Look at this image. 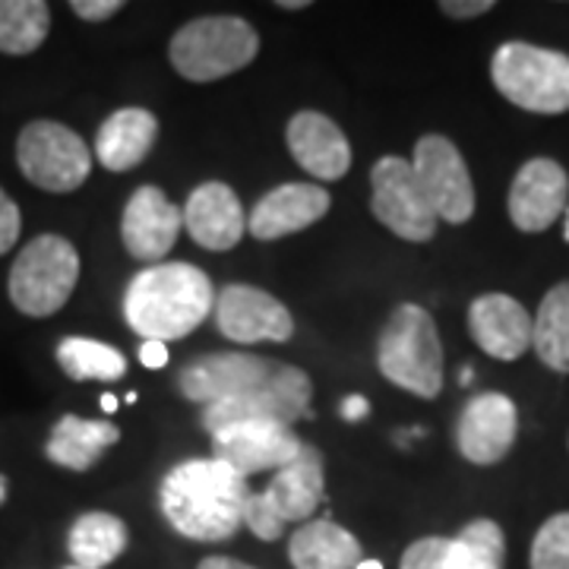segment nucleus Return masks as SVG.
<instances>
[{
    "label": "nucleus",
    "instance_id": "f257e3e1",
    "mask_svg": "<svg viewBox=\"0 0 569 569\" xmlns=\"http://www.w3.org/2000/svg\"><path fill=\"white\" fill-rule=\"evenodd\" d=\"M247 478L219 459H187L164 475L159 507L190 541H228L244 526Z\"/></svg>",
    "mask_w": 569,
    "mask_h": 569
},
{
    "label": "nucleus",
    "instance_id": "f03ea898",
    "mask_svg": "<svg viewBox=\"0 0 569 569\" xmlns=\"http://www.w3.org/2000/svg\"><path fill=\"white\" fill-rule=\"evenodd\" d=\"M216 307V288L203 269L159 263L137 272L123 291V317L146 342H174L190 336Z\"/></svg>",
    "mask_w": 569,
    "mask_h": 569
},
{
    "label": "nucleus",
    "instance_id": "7ed1b4c3",
    "mask_svg": "<svg viewBox=\"0 0 569 569\" xmlns=\"http://www.w3.org/2000/svg\"><path fill=\"white\" fill-rule=\"evenodd\" d=\"M377 365L392 387L418 399H437L443 389V342L425 307L399 305L377 342Z\"/></svg>",
    "mask_w": 569,
    "mask_h": 569
},
{
    "label": "nucleus",
    "instance_id": "20e7f679",
    "mask_svg": "<svg viewBox=\"0 0 569 569\" xmlns=\"http://www.w3.org/2000/svg\"><path fill=\"white\" fill-rule=\"evenodd\" d=\"M260 51L257 29L241 17H200L174 32L168 44L171 67L190 82L231 77L253 63Z\"/></svg>",
    "mask_w": 569,
    "mask_h": 569
},
{
    "label": "nucleus",
    "instance_id": "39448f33",
    "mask_svg": "<svg viewBox=\"0 0 569 569\" xmlns=\"http://www.w3.org/2000/svg\"><path fill=\"white\" fill-rule=\"evenodd\" d=\"M490 80L500 96L531 114L569 111V54L529 41H507L490 61Z\"/></svg>",
    "mask_w": 569,
    "mask_h": 569
},
{
    "label": "nucleus",
    "instance_id": "423d86ee",
    "mask_svg": "<svg viewBox=\"0 0 569 569\" xmlns=\"http://www.w3.org/2000/svg\"><path fill=\"white\" fill-rule=\"evenodd\" d=\"M77 282H80L77 247L61 234H39L13 260L7 291L20 313L44 320L70 301Z\"/></svg>",
    "mask_w": 569,
    "mask_h": 569
},
{
    "label": "nucleus",
    "instance_id": "0eeeda50",
    "mask_svg": "<svg viewBox=\"0 0 569 569\" xmlns=\"http://www.w3.org/2000/svg\"><path fill=\"white\" fill-rule=\"evenodd\" d=\"M323 456L305 443L301 456L279 468L266 490L247 497L244 526L260 541L282 538L291 522H305L317 512L323 503Z\"/></svg>",
    "mask_w": 569,
    "mask_h": 569
},
{
    "label": "nucleus",
    "instance_id": "6e6552de",
    "mask_svg": "<svg viewBox=\"0 0 569 569\" xmlns=\"http://www.w3.org/2000/svg\"><path fill=\"white\" fill-rule=\"evenodd\" d=\"M22 178L48 193H73L89 181L92 152L77 130L61 121H32L17 140Z\"/></svg>",
    "mask_w": 569,
    "mask_h": 569
},
{
    "label": "nucleus",
    "instance_id": "1a4fd4ad",
    "mask_svg": "<svg viewBox=\"0 0 569 569\" xmlns=\"http://www.w3.org/2000/svg\"><path fill=\"white\" fill-rule=\"evenodd\" d=\"M310 396H313V383L305 370L279 365L272 370V377L257 389H247L241 396L206 406L203 427L209 437L224 427L241 425V421H279V425L291 427L310 415Z\"/></svg>",
    "mask_w": 569,
    "mask_h": 569
},
{
    "label": "nucleus",
    "instance_id": "9d476101",
    "mask_svg": "<svg viewBox=\"0 0 569 569\" xmlns=\"http://www.w3.org/2000/svg\"><path fill=\"white\" fill-rule=\"evenodd\" d=\"M370 183H373L370 209L383 228L411 244H425L437 234L440 219L427 203L425 190L415 178V168L408 159L383 156L370 171Z\"/></svg>",
    "mask_w": 569,
    "mask_h": 569
},
{
    "label": "nucleus",
    "instance_id": "9b49d317",
    "mask_svg": "<svg viewBox=\"0 0 569 569\" xmlns=\"http://www.w3.org/2000/svg\"><path fill=\"white\" fill-rule=\"evenodd\" d=\"M411 168L437 219L466 224L475 216V183L456 142L440 133H427L415 142Z\"/></svg>",
    "mask_w": 569,
    "mask_h": 569
},
{
    "label": "nucleus",
    "instance_id": "f8f14e48",
    "mask_svg": "<svg viewBox=\"0 0 569 569\" xmlns=\"http://www.w3.org/2000/svg\"><path fill=\"white\" fill-rule=\"evenodd\" d=\"M305 449V440L279 421H241L212 433V459L231 466L241 478L291 466Z\"/></svg>",
    "mask_w": 569,
    "mask_h": 569
},
{
    "label": "nucleus",
    "instance_id": "ddd939ff",
    "mask_svg": "<svg viewBox=\"0 0 569 569\" xmlns=\"http://www.w3.org/2000/svg\"><path fill=\"white\" fill-rule=\"evenodd\" d=\"M216 323L231 342H288L295 336V320L282 301L253 284H224L216 298Z\"/></svg>",
    "mask_w": 569,
    "mask_h": 569
},
{
    "label": "nucleus",
    "instance_id": "4468645a",
    "mask_svg": "<svg viewBox=\"0 0 569 569\" xmlns=\"http://www.w3.org/2000/svg\"><path fill=\"white\" fill-rule=\"evenodd\" d=\"M276 367L279 361H266L247 351H216L187 361L178 373V387L183 399L206 408L231 396H241L247 389H257L272 377Z\"/></svg>",
    "mask_w": 569,
    "mask_h": 569
},
{
    "label": "nucleus",
    "instance_id": "2eb2a0df",
    "mask_svg": "<svg viewBox=\"0 0 569 569\" xmlns=\"http://www.w3.org/2000/svg\"><path fill=\"white\" fill-rule=\"evenodd\" d=\"M183 228V212L164 197V190L146 183L133 190L121 216V238L127 253L140 263H164Z\"/></svg>",
    "mask_w": 569,
    "mask_h": 569
},
{
    "label": "nucleus",
    "instance_id": "dca6fc26",
    "mask_svg": "<svg viewBox=\"0 0 569 569\" xmlns=\"http://www.w3.org/2000/svg\"><path fill=\"white\" fill-rule=\"evenodd\" d=\"M519 433V411L516 402L503 392H481L468 399L462 418L456 427L459 452L475 466H497L507 459Z\"/></svg>",
    "mask_w": 569,
    "mask_h": 569
},
{
    "label": "nucleus",
    "instance_id": "f3484780",
    "mask_svg": "<svg viewBox=\"0 0 569 569\" xmlns=\"http://www.w3.org/2000/svg\"><path fill=\"white\" fill-rule=\"evenodd\" d=\"M569 174L553 159H531L509 187V219L519 231H545L567 209Z\"/></svg>",
    "mask_w": 569,
    "mask_h": 569
},
{
    "label": "nucleus",
    "instance_id": "a211bd4d",
    "mask_svg": "<svg viewBox=\"0 0 569 569\" xmlns=\"http://www.w3.org/2000/svg\"><path fill=\"white\" fill-rule=\"evenodd\" d=\"M284 142L291 159L317 181H342L351 168L348 137L339 123L320 111H298L288 121Z\"/></svg>",
    "mask_w": 569,
    "mask_h": 569
},
{
    "label": "nucleus",
    "instance_id": "6ab92c4d",
    "mask_svg": "<svg viewBox=\"0 0 569 569\" xmlns=\"http://www.w3.org/2000/svg\"><path fill=\"white\" fill-rule=\"evenodd\" d=\"M468 332L497 361H516L531 348V317L516 298L490 291L468 307Z\"/></svg>",
    "mask_w": 569,
    "mask_h": 569
},
{
    "label": "nucleus",
    "instance_id": "aec40b11",
    "mask_svg": "<svg viewBox=\"0 0 569 569\" xmlns=\"http://www.w3.org/2000/svg\"><path fill=\"white\" fill-rule=\"evenodd\" d=\"M329 203L332 200L320 183H282L253 206L247 216V231L257 241H279L320 222Z\"/></svg>",
    "mask_w": 569,
    "mask_h": 569
},
{
    "label": "nucleus",
    "instance_id": "412c9836",
    "mask_svg": "<svg viewBox=\"0 0 569 569\" xmlns=\"http://www.w3.org/2000/svg\"><path fill=\"white\" fill-rule=\"evenodd\" d=\"M183 228L190 231V238L206 250H231L241 244L247 231L244 206L238 200V193L222 181L200 183L190 200L181 209Z\"/></svg>",
    "mask_w": 569,
    "mask_h": 569
},
{
    "label": "nucleus",
    "instance_id": "4be33fe9",
    "mask_svg": "<svg viewBox=\"0 0 569 569\" xmlns=\"http://www.w3.org/2000/svg\"><path fill=\"white\" fill-rule=\"evenodd\" d=\"M159 140V118L146 108H118L96 133V159L108 171H130Z\"/></svg>",
    "mask_w": 569,
    "mask_h": 569
},
{
    "label": "nucleus",
    "instance_id": "5701e85b",
    "mask_svg": "<svg viewBox=\"0 0 569 569\" xmlns=\"http://www.w3.org/2000/svg\"><path fill=\"white\" fill-rule=\"evenodd\" d=\"M288 560L295 569H358L361 541L332 519H313L291 535Z\"/></svg>",
    "mask_w": 569,
    "mask_h": 569
},
{
    "label": "nucleus",
    "instance_id": "b1692460",
    "mask_svg": "<svg viewBox=\"0 0 569 569\" xmlns=\"http://www.w3.org/2000/svg\"><path fill=\"white\" fill-rule=\"evenodd\" d=\"M118 440L121 430L114 421H86L77 415H63L44 443V456L48 462L70 471H89Z\"/></svg>",
    "mask_w": 569,
    "mask_h": 569
},
{
    "label": "nucleus",
    "instance_id": "393cba45",
    "mask_svg": "<svg viewBox=\"0 0 569 569\" xmlns=\"http://www.w3.org/2000/svg\"><path fill=\"white\" fill-rule=\"evenodd\" d=\"M130 545V531L114 512H82L67 531V550L73 567L104 569L111 567Z\"/></svg>",
    "mask_w": 569,
    "mask_h": 569
},
{
    "label": "nucleus",
    "instance_id": "a878e982",
    "mask_svg": "<svg viewBox=\"0 0 569 569\" xmlns=\"http://www.w3.org/2000/svg\"><path fill=\"white\" fill-rule=\"evenodd\" d=\"M531 348L541 365L569 373V282L553 284L531 317Z\"/></svg>",
    "mask_w": 569,
    "mask_h": 569
},
{
    "label": "nucleus",
    "instance_id": "bb28decb",
    "mask_svg": "<svg viewBox=\"0 0 569 569\" xmlns=\"http://www.w3.org/2000/svg\"><path fill=\"white\" fill-rule=\"evenodd\" d=\"M507 538L493 519H475L456 538H447L440 569H503Z\"/></svg>",
    "mask_w": 569,
    "mask_h": 569
},
{
    "label": "nucleus",
    "instance_id": "cd10ccee",
    "mask_svg": "<svg viewBox=\"0 0 569 569\" xmlns=\"http://www.w3.org/2000/svg\"><path fill=\"white\" fill-rule=\"evenodd\" d=\"M48 32L51 7L44 0H0V54H32L44 44Z\"/></svg>",
    "mask_w": 569,
    "mask_h": 569
},
{
    "label": "nucleus",
    "instance_id": "c85d7f7f",
    "mask_svg": "<svg viewBox=\"0 0 569 569\" xmlns=\"http://www.w3.org/2000/svg\"><path fill=\"white\" fill-rule=\"evenodd\" d=\"M58 365L77 383H86V380L114 383V380H121L123 373H127V361H123V355L118 348L104 346L99 339H82V336L61 339Z\"/></svg>",
    "mask_w": 569,
    "mask_h": 569
},
{
    "label": "nucleus",
    "instance_id": "c756f323",
    "mask_svg": "<svg viewBox=\"0 0 569 569\" xmlns=\"http://www.w3.org/2000/svg\"><path fill=\"white\" fill-rule=\"evenodd\" d=\"M531 569H569V512H557L531 541Z\"/></svg>",
    "mask_w": 569,
    "mask_h": 569
},
{
    "label": "nucleus",
    "instance_id": "7c9ffc66",
    "mask_svg": "<svg viewBox=\"0 0 569 569\" xmlns=\"http://www.w3.org/2000/svg\"><path fill=\"white\" fill-rule=\"evenodd\" d=\"M443 548H447V538H421V541L408 545L399 569H440Z\"/></svg>",
    "mask_w": 569,
    "mask_h": 569
},
{
    "label": "nucleus",
    "instance_id": "2f4dec72",
    "mask_svg": "<svg viewBox=\"0 0 569 569\" xmlns=\"http://www.w3.org/2000/svg\"><path fill=\"white\" fill-rule=\"evenodd\" d=\"M20 231H22L20 206L13 203V200H10V193L0 187V257L13 250V244L20 241Z\"/></svg>",
    "mask_w": 569,
    "mask_h": 569
},
{
    "label": "nucleus",
    "instance_id": "473e14b6",
    "mask_svg": "<svg viewBox=\"0 0 569 569\" xmlns=\"http://www.w3.org/2000/svg\"><path fill=\"white\" fill-rule=\"evenodd\" d=\"M70 10L86 22H104L111 20L114 13H121L123 3L121 0H73Z\"/></svg>",
    "mask_w": 569,
    "mask_h": 569
},
{
    "label": "nucleus",
    "instance_id": "72a5a7b5",
    "mask_svg": "<svg viewBox=\"0 0 569 569\" xmlns=\"http://www.w3.org/2000/svg\"><path fill=\"white\" fill-rule=\"evenodd\" d=\"M440 10L452 20H475V17L493 10V0H443Z\"/></svg>",
    "mask_w": 569,
    "mask_h": 569
},
{
    "label": "nucleus",
    "instance_id": "f704fd0d",
    "mask_svg": "<svg viewBox=\"0 0 569 569\" xmlns=\"http://www.w3.org/2000/svg\"><path fill=\"white\" fill-rule=\"evenodd\" d=\"M140 361L149 370H162L168 365V346H162V342H142Z\"/></svg>",
    "mask_w": 569,
    "mask_h": 569
},
{
    "label": "nucleus",
    "instance_id": "c9c22d12",
    "mask_svg": "<svg viewBox=\"0 0 569 569\" xmlns=\"http://www.w3.org/2000/svg\"><path fill=\"white\" fill-rule=\"evenodd\" d=\"M367 415H370V402H367L365 396H348L346 402H342V418L346 421H365Z\"/></svg>",
    "mask_w": 569,
    "mask_h": 569
},
{
    "label": "nucleus",
    "instance_id": "e433bc0d",
    "mask_svg": "<svg viewBox=\"0 0 569 569\" xmlns=\"http://www.w3.org/2000/svg\"><path fill=\"white\" fill-rule=\"evenodd\" d=\"M197 569H253L250 563H241L234 557H206Z\"/></svg>",
    "mask_w": 569,
    "mask_h": 569
},
{
    "label": "nucleus",
    "instance_id": "4c0bfd02",
    "mask_svg": "<svg viewBox=\"0 0 569 569\" xmlns=\"http://www.w3.org/2000/svg\"><path fill=\"white\" fill-rule=\"evenodd\" d=\"M102 411L104 415H114L118 411V399L114 396H102Z\"/></svg>",
    "mask_w": 569,
    "mask_h": 569
},
{
    "label": "nucleus",
    "instance_id": "58836bf2",
    "mask_svg": "<svg viewBox=\"0 0 569 569\" xmlns=\"http://www.w3.org/2000/svg\"><path fill=\"white\" fill-rule=\"evenodd\" d=\"M279 7H282V10H305L307 0H279Z\"/></svg>",
    "mask_w": 569,
    "mask_h": 569
},
{
    "label": "nucleus",
    "instance_id": "ea45409f",
    "mask_svg": "<svg viewBox=\"0 0 569 569\" xmlns=\"http://www.w3.org/2000/svg\"><path fill=\"white\" fill-rule=\"evenodd\" d=\"M358 569H383V563H380V560H361Z\"/></svg>",
    "mask_w": 569,
    "mask_h": 569
},
{
    "label": "nucleus",
    "instance_id": "a19ab883",
    "mask_svg": "<svg viewBox=\"0 0 569 569\" xmlns=\"http://www.w3.org/2000/svg\"><path fill=\"white\" fill-rule=\"evenodd\" d=\"M471 380H475V373H471V370H462V377H459V383H462V387H468Z\"/></svg>",
    "mask_w": 569,
    "mask_h": 569
},
{
    "label": "nucleus",
    "instance_id": "79ce46f5",
    "mask_svg": "<svg viewBox=\"0 0 569 569\" xmlns=\"http://www.w3.org/2000/svg\"><path fill=\"white\" fill-rule=\"evenodd\" d=\"M3 500H7V478L0 475V507H3Z\"/></svg>",
    "mask_w": 569,
    "mask_h": 569
},
{
    "label": "nucleus",
    "instance_id": "37998d69",
    "mask_svg": "<svg viewBox=\"0 0 569 569\" xmlns=\"http://www.w3.org/2000/svg\"><path fill=\"white\" fill-rule=\"evenodd\" d=\"M567 241H569V216H567Z\"/></svg>",
    "mask_w": 569,
    "mask_h": 569
},
{
    "label": "nucleus",
    "instance_id": "c03bdc74",
    "mask_svg": "<svg viewBox=\"0 0 569 569\" xmlns=\"http://www.w3.org/2000/svg\"><path fill=\"white\" fill-rule=\"evenodd\" d=\"M63 569H80V567H63Z\"/></svg>",
    "mask_w": 569,
    "mask_h": 569
}]
</instances>
